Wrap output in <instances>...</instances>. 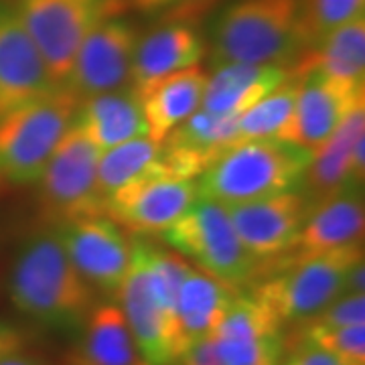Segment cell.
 <instances>
[{"instance_id":"obj_1","label":"cell","mask_w":365,"mask_h":365,"mask_svg":"<svg viewBox=\"0 0 365 365\" xmlns=\"http://www.w3.org/2000/svg\"><path fill=\"white\" fill-rule=\"evenodd\" d=\"M9 297L26 319L51 329H79L96 307V290L79 274L55 232H43L19 252Z\"/></svg>"},{"instance_id":"obj_2","label":"cell","mask_w":365,"mask_h":365,"mask_svg":"<svg viewBox=\"0 0 365 365\" xmlns=\"http://www.w3.org/2000/svg\"><path fill=\"white\" fill-rule=\"evenodd\" d=\"M313 153L302 144L278 138L237 143L197 177V197L225 207L299 191Z\"/></svg>"},{"instance_id":"obj_3","label":"cell","mask_w":365,"mask_h":365,"mask_svg":"<svg viewBox=\"0 0 365 365\" xmlns=\"http://www.w3.org/2000/svg\"><path fill=\"white\" fill-rule=\"evenodd\" d=\"M307 51L300 0H235L213 29L217 63H280Z\"/></svg>"},{"instance_id":"obj_4","label":"cell","mask_w":365,"mask_h":365,"mask_svg":"<svg viewBox=\"0 0 365 365\" xmlns=\"http://www.w3.org/2000/svg\"><path fill=\"white\" fill-rule=\"evenodd\" d=\"M79 100L66 88L41 96L0 118V179L33 185L78 112Z\"/></svg>"},{"instance_id":"obj_5","label":"cell","mask_w":365,"mask_h":365,"mask_svg":"<svg viewBox=\"0 0 365 365\" xmlns=\"http://www.w3.org/2000/svg\"><path fill=\"white\" fill-rule=\"evenodd\" d=\"M165 242L197 270L240 288L260 274V262L242 244L227 209L197 197L195 203L163 232Z\"/></svg>"},{"instance_id":"obj_6","label":"cell","mask_w":365,"mask_h":365,"mask_svg":"<svg viewBox=\"0 0 365 365\" xmlns=\"http://www.w3.org/2000/svg\"><path fill=\"white\" fill-rule=\"evenodd\" d=\"M364 246L351 244L280 268V274L252 288L282 325L304 323L345 294L347 274L364 260Z\"/></svg>"},{"instance_id":"obj_7","label":"cell","mask_w":365,"mask_h":365,"mask_svg":"<svg viewBox=\"0 0 365 365\" xmlns=\"http://www.w3.org/2000/svg\"><path fill=\"white\" fill-rule=\"evenodd\" d=\"M124 0H19L14 9L41 57L61 83L81 43L106 19L116 16Z\"/></svg>"},{"instance_id":"obj_8","label":"cell","mask_w":365,"mask_h":365,"mask_svg":"<svg viewBox=\"0 0 365 365\" xmlns=\"http://www.w3.org/2000/svg\"><path fill=\"white\" fill-rule=\"evenodd\" d=\"M100 157L102 153L71 122L37 181L39 207L47 222L59 225L102 213L104 195L98 187Z\"/></svg>"},{"instance_id":"obj_9","label":"cell","mask_w":365,"mask_h":365,"mask_svg":"<svg viewBox=\"0 0 365 365\" xmlns=\"http://www.w3.org/2000/svg\"><path fill=\"white\" fill-rule=\"evenodd\" d=\"M195 199L197 179L170 175L158 155L148 173L106 197L102 213L132 234H163Z\"/></svg>"},{"instance_id":"obj_10","label":"cell","mask_w":365,"mask_h":365,"mask_svg":"<svg viewBox=\"0 0 365 365\" xmlns=\"http://www.w3.org/2000/svg\"><path fill=\"white\" fill-rule=\"evenodd\" d=\"M55 234L93 290L116 297L132 266V242L126 230L98 213L59 223Z\"/></svg>"},{"instance_id":"obj_11","label":"cell","mask_w":365,"mask_h":365,"mask_svg":"<svg viewBox=\"0 0 365 365\" xmlns=\"http://www.w3.org/2000/svg\"><path fill=\"white\" fill-rule=\"evenodd\" d=\"M140 33L122 16H110L81 43L67 78L59 83L79 102L132 88V61Z\"/></svg>"},{"instance_id":"obj_12","label":"cell","mask_w":365,"mask_h":365,"mask_svg":"<svg viewBox=\"0 0 365 365\" xmlns=\"http://www.w3.org/2000/svg\"><path fill=\"white\" fill-rule=\"evenodd\" d=\"M116 299L144 364L177 365L182 355L177 319L155 297L134 248L130 272Z\"/></svg>"},{"instance_id":"obj_13","label":"cell","mask_w":365,"mask_h":365,"mask_svg":"<svg viewBox=\"0 0 365 365\" xmlns=\"http://www.w3.org/2000/svg\"><path fill=\"white\" fill-rule=\"evenodd\" d=\"M225 209L242 244L256 260L264 264L287 256L294 246V240L311 207L299 189L256 201L225 205Z\"/></svg>"},{"instance_id":"obj_14","label":"cell","mask_w":365,"mask_h":365,"mask_svg":"<svg viewBox=\"0 0 365 365\" xmlns=\"http://www.w3.org/2000/svg\"><path fill=\"white\" fill-rule=\"evenodd\" d=\"M292 73L299 76V96L284 140L317 150L353 110L365 104V88L333 81L314 69H292Z\"/></svg>"},{"instance_id":"obj_15","label":"cell","mask_w":365,"mask_h":365,"mask_svg":"<svg viewBox=\"0 0 365 365\" xmlns=\"http://www.w3.org/2000/svg\"><path fill=\"white\" fill-rule=\"evenodd\" d=\"M57 86L16 11L0 9V118Z\"/></svg>"},{"instance_id":"obj_16","label":"cell","mask_w":365,"mask_h":365,"mask_svg":"<svg viewBox=\"0 0 365 365\" xmlns=\"http://www.w3.org/2000/svg\"><path fill=\"white\" fill-rule=\"evenodd\" d=\"M365 104L353 110L335 134L313 153L300 191L309 207L337 195L347 187H361L365 175ZM300 187V189H302Z\"/></svg>"},{"instance_id":"obj_17","label":"cell","mask_w":365,"mask_h":365,"mask_svg":"<svg viewBox=\"0 0 365 365\" xmlns=\"http://www.w3.org/2000/svg\"><path fill=\"white\" fill-rule=\"evenodd\" d=\"M365 207L361 187H347L309 209L307 220L282 264L307 260L331 250L364 242Z\"/></svg>"},{"instance_id":"obj_18","label":"cell","mask_w":365,"mask_h":365,"mask_svg":"<svg viewBox=\"0 0 365 365\" xmlns=\"http://www.w3.org/2000/svg\"><path fill=\"white\" fill-rule=\"evenodd\" d=\"M205 51V41L191 25L167 23L153 29L136 43L132 61V90L140 96L160 79L199 66Z\"/></svg>"},{"instance_id":"obj_19","label":"cell","mask_w":365,"mask_h":365,"mask_svg":"<svg viewBox=\"0 0 365 365\" xmlns=\"http://www.w3.org/2000/svg\"><path fill=\"white\" fill-rule=\"evenodd\" d=\"M290 78L292 67L280 63H217V69L207 76L201 108L237 118Z\"/></svg>"},{"instance_id":"obj_20","label":"cell","mask_w":365,"mask_h":365,"mask_svg":"<svg viewBox=\"0 0 365 365\" xmlns=\"http://www.w3.org/2000/svg\"><path fill=\"white\" fill-rule=\"evenodd\" d=\"M73 124L79 126L90 143L104 153L132 138L148 136L140 98L132 88L98 93L81 100Z\"/></svg>"},{"instance_id":"obj_21","label":"cell","mask_w":365,"mask_h":365,"mask_svg":"<svg viewBox=\"0 0 365 365\" xmlns=\"http://www.w3.org/2000/svg\"><path fill=\"white\" fill-rule=\"evenodd\" d=\"M207 73L199 66L160 79L138 96L148 138L163 144L170 132L201 108Z\"/></svg>"},{"instance_id":"obj_22","label":"cell","mask_w":365,"mask_h":365,"mask_svg":"<svg viewBox=\"0 0 365 365\" xmlns=\"http://www.w3.org/2000/svg\"><path fill=\"white\" fill-rule=\"evenodd\" d=\"M237 290L240 288L227 287L197 268L189 270L179 288L175 307L182 351L197 341L207 339L217 331Z\"/></svg>"},{"instance_id":"obj_23","label":"cell","mask_w":365,"mask_h":365,"mask_svg":"<svg viewBox=\"0 0 365 365\" xmlns=\"http://www.w3.org/2000/svg\"><path fill=\"white\" fill-rule=\"evenodd\" d=\"M79 329L73 365H146L118 302H96Z\"/></svg>"},{"instance_id":"obj_24","label":"cell","mask_w":365,"mask_h":365,"mask_svg":"<svg viewBox=\"0 0 365 365\" xmlns=\"http://www.w3.org/2000/svg\"><path fill=\"white\" fill-rule=\"evenodd\" d=\"M313 49L297 69H314L333 81L365 88V16L335 29Z\"/></svg>"},{"instance_id":"obj_25","label":"cell","mask_w":365,"mask_h":365,"mask_svg":"<svg viewBox=\"0 0 365 365\" xmlns=\"http://www.w3.org/2000/svg\"><path fill=\"white\" fill-rule=\"evenodd\" d=\"M297 96H299V76L292 73V78L287 83L270 91L258 104H254L244 114L237 116L235 140L237 143L270 140V138L284 140L294 116Z\"/></svg>"},{"instance_id":"obj_26","label":"cell","mask_w":365,"mask_h":365,"mask_svg":"<svg viewBox=\"0 0 365 365\" xmlns=\"http://www.w3.org/2000/svg\"><path fill=\"white\" fill-rule=\"evenodd\" d=\"M158 155H160V144L148 136L132 138L128 143L104 150L98 163V187L104 195V201L114 191L148 173L150 167L157 163Z\"/></svg>"},{"instance_id":"obj_27","label":"cell","mask_w":365,"mask_h":365,"mask_svg":"<svg viewBox=\"0 0 365 365\" xmlns=\"http://www.w3.org/2000/svg\"><path fill=\"white\" fill-rule=\"evenodd\" d=\"M365 14V0H300V33L313 49L335 29Z\"/></svg>"},{"instance_id":"obj_28","label":"cell","mask_w":365,"mask_h":365,"mask_svg":"<svg viewBox=\"0 0 365 365\" xmlns=\"http://www.w3.org/2000/svg\"><path fill=\"white\" fill-rule=\"evenodd\" d=\"M299 339L314 343L341 365H365V323L347 327H300Z\"/></svg>"},{"instance_id":"obj_29","label":"cell","mask_w":365,"mask_h":365,"mask_svg":"<svg viewBox=\"0 0 365 365\" xmlns=\"http://www.w3.org/2000/svg\"><path fill=\"white\" fill-rule=\"evenodd\" d=\"M365 323V294H341L300 327H347Z\"/></svg>"},{"instance_id":"obj_30","label":"cell","mask_w":365,"mask_h":365,"mask_svg":"<svg viewBox=\"0 0 365 365\" xmlns=\"http://www.w3.org/2000/svg\"><path fill=\"white\" fill-rule=\"evenodd\" d=\"M280 365H341L335 357L317 347L307 339H299V345L282 357Z\"/></svg>"},{"instance_id":"obj_31","label":"cell","mask_w":365,"mask_h":365,"mask_svg":"<svg viewBox=\"0 0 365 365\" xmlns=\"http://www.w3.org/2000/svg\"><path fill=\"white\" fill-rule=\"evenodd\" d=\"M25 333L9 321H0V361L9 355L25 351Z\"/></svg>"},{"instance_id":"obj_32","label":"cell","mask_w":365,"mask_h":365,"mask_svg":"<svg viewBox=\"0 0 365 365\" xmlns=\"http://www.w3.org/2000/svg\"><path fill=\"white\" fill-rule=\"evenodd\" d=\"M128 2L140 13H157V11L169 9V6H175V4L189 2V0H128Z\"/></svg>"},{"instance_id":"obj_33","label":"cell","mask_w":365,"mask_h":365,"mask_svg":"<svg viewBox=\"0 0 365 365\" xmlns=\"http://www.w3.org/2000/svg\"><path fill=\"white\" fill-rule=\"evenodd\" d=\"M0 365H45L41 364L37 357H31V355H26L25 351H19L13 353V355H9V357H4Z\"/></svg>"}]
</instances>
